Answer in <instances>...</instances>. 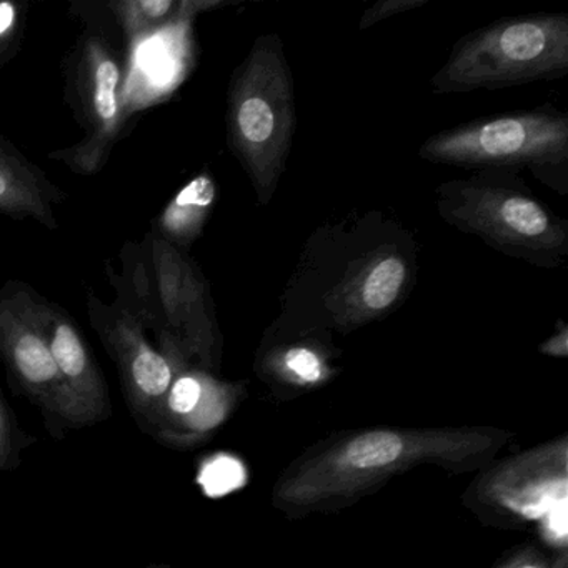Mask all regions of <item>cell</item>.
<instances>
[{"instance_id": "cell-1", "label": "cell", "mask_w": 568, "mask_h": 568, "mask_svg": "<svg viewBox=\"0 0 568 568\" xmlns=\"http://www.w3.org/2000/svg\"><path fill=\"white\" fill-rule=\"evenodd\" d=\"M514 438L491 427L342 432L318 442L278 477L272 504L288 517L337 511L422 465L450 474L480 470Z\"/></svg>"}, {"instance_id": "cell-2", "label": "cell", "mask_w": 568, "mask_h": 568, "mask_svg": "<svg viewBox=\"0 0 568 568\" xmlns=\"http://www.w3.org/2000/svg\"><path fill=\"white\" fill-rule=\"evenodd\" d=\"M438 215L500 254L535 267H561L568 257V224L535 197L518 172L481 169L437 187Z\"/></svg>"}, {"instance_id": "cell-3", "label": "cell", "mask_w": 568, "mask_h": 568, "mask_svg": "<svg viewBox=\"0 0 568 568\" xmlns=\"http://www.w3.org/2000/svg\"><path fill=\"white\" fill-rule=\"evenodd\" d=\"M227 134L232 154L251 179L258 204L277 192L295 131L291 65L277 34L262 36L229 88Z\"/></svg>"}, {"instance_id": "cell-4", "label": "cell", "mask_w": 568, "mask_h": 568, "mask_svg": "<svg viewBox=\"0 0 568 568\" xmlns=\"http://www.w3.org/2000/svg\"><path fill=\"white\" fill-rule=\"evenodd\" d=\"M567 74V16H518L464 36L432 78V88L437 94H468Z\"/></svg>"}, {"instance_id": "cell-5", "label": "cell", "mask_w": 568, "mask_h": 568, "mask_svg": "<svg viewBox=\"0 0 568 568\" xmlns=\"http://www.w3.org/2000/svg\"><path fill=\"white\" fill-rule=\"evenodd\" d=\"M418 155L455 168L528 171L568 194V118L551 108L475 119L432 135Z\"/></svg>"}, {"instance_id": "cell-6", "label": "cell", "mask_w": 568, "mask_h": 568, "mask_svg": "<svg viewBox=\"0 0 568 568\" xmlns=\"http://www.w3.org/2000/svg\"><path fill=\"white\" fill-rule=\"evenodd\" d=\"M149 241L151 248L135 247L128 267L135 307H122L155 337L174 338L195 365L215 371L221 334L201 271L164 239L151 235Z\"/></svg>"}, {"instance_id": "cell-7", "label": "cell", "mask_w": 568, "mask_h": 568, "mask_svg": "<svg viewBox=\"0 0 568 568\" xmlns=\"http://www.w3.org/2000/svg\"><path fill=\"white\" fill-rule=\"evenodd\" d=\"M0 358L12 388L41 410L54 437L88 427L74 395L59 374L29 302V288L9 285L0 292Z\"/></svg>"}, {"instance_id": "cell-8", "label": "cell", "mask_w": 568, "mask_h": 568, "mask_svg": "<svg viewBox=\"0 0 568 568\" xmlns=\"http://www.w3.org/2000/svg\"><path fill=\"white\" fill-rule=\"evenodd\" d=\"M89 315L118 367L129 412L145 434L179 368L191 358L175 345L154 347L144 325L122 305L109 307L91 295Z\"/></svg>"}, {"instance_id": "cell-9", "label": "cell", "mask_w": 568, "mask_h": 568, "mask_svg": "<svg viewBox=\"0 0 568 568\" xmlns=\"http://www.w3.org/2000/svg\"><path fill=\"white\" fill-rule=\"evenodd\" d=\"M241 394V385L219 381L199 365H184L175 374L145 435L164 447L191 450L224 424Z\"/></svg>"}, {"instance_id": "cell-10", "label": "cell", "mask_w": 568, "mask_h": 568, "mask_svg": "<svg viewBox=\"0 0 568 568\" xmlns=\"http://www.w3.org/2000/svg\"><path fill=\"white\" fill-rule=\"evenodd\" d=\"M567 437L498 465L480 478L477 498L525 520L567 500Z\"/></svg>"}, {"instance_id": "cell-11", "label": "cell", "mask_w": 568, "mask_h": 568, "mask_svg": "<svg viewBox=\"0 0 568 568\" xmlns=\"http://www.w3.org/2000/svg\"><path fill=\"white\" fill-rule=\"evenodd\" d=\"M29 302L59 374L74 395L88 427L108 420L112 412L108 384L78 325L58 305L45 301L31 288Z\"/></svg>"}, {"instance_id": "cell-12", "label": "cell", "mask_w": 568, "mask_h": 568, "mask_svg": "<svg viewBox=\"0 0 568 568\" xmlns=\"http://www.w3.org/2000/svg\"><path fill=\"white\" fill-rule=\"evenodd\" d=\"M410 268L395 252H381L362 262L328 294L332 321L348 332L387 315L408 292Z\"/></svg>"}, {"instance_id": "cell-13", "label": "cell", "mask_w": 568, "mask_h": 568, "mask_svg": "<svg viewBox=\"0 0 568 568\" xmlns=\"http://www.w3.org/2000/svg\"><path fill=\"white\" fill-rule=\"evenodd\" d=\"M82 104L89 138L74 151L65 152V161L82 172H94L104 164L119 129H121V68L114 55L99 41L85 49L82 75Z\"/></svg>"}, {"instance_id": "cell-14", "label": "cell", "mask_w": 568, "mask_h": 568, "mask_svg": "<svg viewBox=\"0 0 568 568\" xmlns=\"http://www.w3.org/2000/svg\"><path fill=\"white\" fill-rule=\"evenodd\" d=\"M59 201L58 189L45 175L0 139V212L12 217H34L55 227L52 205Z\"/></svg>"}, {"instance_id": "cell-15", "label": "cell", "mask_w": 568, "mask_h": 568, "mask_svg": "<svg viewBox=\"0 0 568 568\" xmlns=\"http://www.w3.org/2000/svg\"><path fill=\"white\" fill-rule=\"evenodd\" d=\"M217 201V184L211 174L189 182L162 212L161 237L175 248H187L201 237Z\"/></svg>"}, {"instance_id": "cell-16", "label": "cell", "mask_w": 568, "mask_h": 568, "mask_svg": "<svg viewBox=\"0 0 568 568\" xmlns=\"http://www.w3.org/2000/svg\"><path fill=\"white\" fill-rule=\"evenodd\" d=\"M261 377L297 388H315L331 381L334 368L328 348L321 342L304 338L277 345L261 361Z\"/></svg>"}, {"instance_id": "cell-17", "label": "cell", "mask_w": 568, "mask_h": 568, "mask_svg": "<svg viewBox=\"0 0 568 568\" xmlns=\"http://www.w3.org/2000/svg\"><path fill=\"white\" fill-rule=\"evenodd\" d=\"M34 442L36 438L22 430L8 402L0 394V471L14 470L21 464L26 448Z\"/></svg>"}, {"instance_id": "cell-18", "label": "cell", "mask_w": 568, "mask_h": 568, "mask_svg": "<svg viewBox=\"0 0 568 568\" xmlns=\"http://www.w3.org/2000/svg\"><path fill=\"white\" fill-rule=\"evenodd\" d=\"M178 2L172 0H138L124 6L125 24L132 31H144L148 28H159L165 19L171 18L178 9Z\"/></svg>"}, {"instance_id": "cell-19", "label": "cell", "mask_w": 568, "mask_h": 568, "mask_svg": "<svg viewBox=\"0 0 568 568\" xmlns=\"http://www.w3.org/2000/svg\"><path fill=\"white\" fill-rule=\"evenodd\" d=\"M428 0H381L377 4L372 6L365 14L362 16L358 22V29L372 28L392 16L404 14V12L414 11V9L422 8L427 4Z\"/></svg>"}, {"instance_id": "cell-20", "label": "cell", "mask_w": 568, "mask_h": 568, "mask_svg": "<svg viewBox=\"0 0 568 568\" xmlns=\"http://www.w3.org/2000/svg\"><path fill=\"white\" fill-rule=\"evenodd\" d=\"M19 31V8L11 0H0V61L16 44Z\"/></svg>"}, {"instance_id": "cell-21", "label": "cell", "mask_w": 568, "mask_h": 568, "mask_svg": "<svg viewBox=\"0 0 568 568\" xmlns=\"http://www.w3.org/2000/svg\"><path fill=\"white\" fill-rule=\"evenodd\" d=\"M498 568H550V565L537 548L525 547L510 555Z\"/></svg>"}, {"instance_id": "cell-22", "label": "cell", "mask_w": 568, "mask_h": 568, "mask_svg": "<svg viewBox=\"0 0 568 568\" xmlns=\"http://www.w3.org/2000/svg\"><path fill=\"white\" fill-rule=\"evenodd\" d=\"M538 352L548 357H568V327L564 322H558V331L538 347Z\"/></svg>"}, {"instance_id": "cell-23", "label": "cell", "mask_w": 568, "mask_h": 568, "mask_svg": "<svg viewBox=\"0 0 568 568\" xmlns=\"http://www.w3.org/2000/svg\"><path fill=\"white\" fill-rule=\"evenodd\" d=\"M550 568H568V555L565 548H561L560 554H558L557 560L554 561Z\"/></svg>"}]
</instances>
